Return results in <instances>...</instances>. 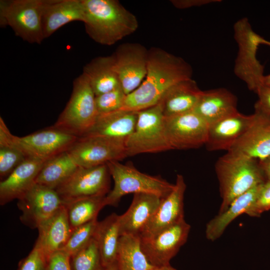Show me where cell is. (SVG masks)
Returning a JSON list of instances; mask_svg holds the SVG:
<instances>
[{
    "mask_svg": "<svg viewBox=\"0 0 270 270\" xmlns=\"http://www.w3.org/2000/svg\"><path fill=\"white\" fill-rule=\"evenodd\" d=\"M190 65L164 50H148L146 76L141 84L126 96L120 110L138 112L158 104L176 84L192 78Z\"/></svg>",
    "mask_w": 270,
    "mask_h": 270,
    "instance_id": "obj_1",
    "label": "cell"
},
{
    "mask_svg": "<svg viewBox=\"0 0 270 270\" xmlns=\"http://www.w3.org/2000/svg\"><path fill=\"white\" fill-rule=\"evenodd\" d=\"M84 26L89 36L102 45L112 46L135 32L136 16L116 0H82Z\"/></svg>",
    "mask_w": 270,
    "mask_h": 270,
    "instance_id": "obj_2",
    "label": "cell"
},
{
    "mask_svg": "<svg viewBox=\"0 0 270 270\" xmlns=\"http://www.w3.org/2000/svg\"><path fill=\"white\" fill-rule=\"evenodd\" d=\"M224 212L238 196L264 183L266 178L259 160L227 152L215 164Z\"/></svg>",
    "mask_w": 270,
    "mask_h": 270,
    "instance_id": "obj_3",
    "label": "cell"
},
{
    "mask_svg": "<svg viewBox=\"0 0 270 270\" xmlns=\"http://www.w3.org/2000/svg\"><path fill=\"white\" fill-rule=\"evenodd\" d=\"M98 116L96 96L88 78L82 73L74 79L70 98L50 127L80 138L92 127Z\"/></svg>",
    "mask_w": 270,
    "mask_h": 270,
    "instance_id": "obj_4",
    "label": "cell"
},
{
    "mask_svg": "<svg viewBox=\"0 0 270 270\" xmlns=\"http://www.w3.org/2000/svg\"><path fill=\"white\" fill-rule=\"evenodd\" d=\"M106 164L114 186L105 197L106 206H116L123 196L131 193L151 194L164 198L174 188V184L160 176L142 173L132 166L120 164L118 160L110 161Z\"/></svg>",
    "mask_w": 270,
    "mask_h": 270,
    "instance_id": "obj_5",
    "label": "cell"
},
{
    "mask_svg": "<svg viewBox=\"0 0 270 270\" xmlns=\"http://www.w3.org/2000/svg\"><path fill=\"white\" fill-rule=\"evenodd\" d=\"M234 36L238 48L234 61V74L243 81L250 91L256 93L262 86L264 66L257 58V51L264 38L252 29L247 18L234 24Z\"/></svg>",
    "mask_w": 270,
    "mask_h": 270,
    "instance_id": "obj_6",
    "label": "cell"
},
{
    "mask_svg": "<svg viewBox=\"0 0 270 270\" xmlns=\"http://www.w3.org/2000/svg\"><path fill=\"white\" fill-rule=\"evenodd\" d=\"M78 137L51 127L24 136L13 135L4 120L0 121V142H8L26 158L48 160L68 151Z\"/></svg>",
    "mask_w": 270,
    "mask_h": 270,
    "instance_id": "obj_7",
    "label": "cell"
},
{
    "mask_svg": "<svg viewBox=\"0 0 270 270\" xmlns=\"http://www.w3.org/2000/svg\"><path fill=\"white\" fill-rule=\"evenodd\" d=\"M137 113L135 128L125 142L127 156L172 150L166 134L161 103Z\"/></svg>",
    "mask_w": 270,
    "mask_h": 270,
    "instance_id": "obj_8",
    "label": "cell"
},
{
    "mask_svg": "<svg viewBox=\"0 0 270 270\" xmlns=\"http://www.w3.org/2000/svg\"><path fill=\"white\" fill-rule=\"evenodd\" d=\"M44 0H0V27L10 26L15 34L30 44L44 39L42 26Z\"/></svg>",
    "mask_w": 270,
    "mask_h": 270,
    "instance_id": "obj_9",
    "label": "cell"
},
{
    "mask_svg": "<svg viewBox=\"0 0 270 270\" xmlns=\"http://www.w3.org/2000/svg\"><path fill=\"white\" fill-rule=\"evenodd\" d=\"M110 176L106 164L90 168L79 167L55 190L64 205L82 198L106 196L110 192Z\"/></svg>",
    "mask_w": 270,
    "mask_h": 270,
    "instance_id": "obj_10",
    "label": "cell"
},
{
    "mask_svg": "<svg viewBox=\"0 0 270 270\" xmlns=\"http://www.w3.org/2000/svg\"><path fill=\"white\" fill-rule=\"evenodd\" d=\"M68 152L80 167L98 166L128 156L125 141L100 136L78 138Z\"/></svg>",
    "mask_w": 270,
    "mask_h": 270,
    "instance_id": "obj_11",
    "label": "cell"
},
{
    "mask_svg": "<svg viewBox=\"0 0 270 270\" xmlns=\"http://www.w3.org/2000/svg\"><path fill=\"white\" fill-rule=\"evenodd\" d=\"M190 226L184 220L149 237L140 238L142 250L154 266L170 264L188 240Z\"/></svg>",
    "mask_w": 270,
    "mask_h": 270,
    "instance_id": "obj_12",
    "label": "cell"
},
{
    "mask_svg": "<svg viewBox=\"0 0 270 270\" xmlns=\"http://www.w3.org/2000/svg\"><path fill=\"white\" fill-rule=\"evenodd\" d=\"M112 56L114 70L127 96L141 84L146 76L148 50L140 44L126 43L120 45Z\"/></svg>",
    "mask_w": 270,
    "mask_h": 270,
    "instance_id": "obj_13",
    "label": "cell"
},
{
    "mask_svg": "<svg viewBox=\"0 0 270 270\" xmlns=\"http://www.w3.org/2000/svg\"><path fill=\"white\" fill-rule=\"evenodd\" d=\"M17 205L22 212L20 220L31 228H38L64 206L55 190L36 183L18 199Z\"/></svg>",
    "mask_w": 270,
    "mask_h": 270,
    "instance_id": "obj_14",
    "label": "cell"
},
{
    "mask_svg": "<svg viewBox=\"0 0 270 270\" xmlns=\"http://www.w3.org/2000/svg\"><path fill=\"white\" fill-rule=\"evenodd\" d=\"M164 126L172 150L196 148L206 144L208 124L193 111L164 117Z\"/></svg>",
    "mask_w": 270,
    "mask_h": 270,
    "instance_id": "obj_15",
    "label": "cell"
},
{
    "mask_svg": "<svg viewBox=\"0 0 270 270\" xmlns=\"http://www.w3.org/2000/svg\"><path fill=\"white\" fill-rule=\"evenodd\" d=\"M259 161L270 156V115L256 111L248 128L227 151Z\"/></svg>",
    "mask_w": 270,
    "mask_h": 270,
    "instance_id": "obj_16",
    "label": "cell"
},
{
    "mask_svg": "<svg viewBox=\"0 0 270 270\" xmlns=\"http://www.w3.org/2000/svg\"><path fill=\"white\" fill-rule=\"evenodd\" d=\"M186 188L184 176L177 174L173 190L162 200L156 212L140 232V238L153 236L184 220V202Z\"/></svg>",
    "mask_w": 270,
    "mask_h": 270,
    "instance_id": "obj_17",
    "label": "cell"
},
{
    "mask_svg": "<svg viewBox=\"0 0 270 270\" xmlns=\"http://www.w3.org/2000/svg\"><path fill=\"white\" fill-rule=\"evenodd\" d=\"M253 114L246 115L237 112L208 125L205 144L209 151H228L251 124Z\"/></svg>",
    "mask_w": 270,
    "mask_h": 270,
    "instance_id": "obj_18",
    "label": "cell"
},
{
    "mask_svg": "<svg viewBox=\"0 0 270 270\" xmlns=\"http://www.w3.org/2000/svg\"><path fill=\"white\" fill-rule=\"evenodd\" d=\"M47 160L27 158L0 182V204L19 199L36 183V178Z\"/></svg>",
    "mask_w": 270,
    "mask_h": 270,
    "instance_id": "obj_19",
    "label": "cell"
},
{
    "mask_svg": "<svg viewBox=\"0 0 270 270\" xmlns=\"http://www.w3.org/2000/svg\"><path fill=\"white\" fill-rule=\"evenodd\" d=\"M42 20L44 39L70 22H84L82 0H44Z\"/></svg>",
    "mask_w": 270,
    "mask_h": 270,
    "instance_id": "obj_20",
    "label": "cell"
},
{
    "mask_svg": "<svg viewBox=\"0 0 270 270\" xmlns=\"http://www.w3.org/2000/svg\"><path fill=\"white\" fill-rule=\"evenodd\" d=\"M37 229L38 234L34 246L48 259L54 253L62 250L72 231L65 206L42 222Z\"/></svg>",
    "mask_w": 270,
    "mask_h": 270,
    "instance_id": "obj_21",
    "label": "cell"
},
{
    "mask_svg": "<svg viewBox=\"0 0 270 270\" xmlns=\"http://www.w3.org/2000/svg\"><path fill=\"white\" fill-rule=\"evenodd\" d=\"M158 196L147 193L134 194L128 210L119 216L120 236L140 235L152 216L162 200Z\"/></svg>",
    "mask_w": 270,
    "mask_h": 270,
    "instance_id": "obj_22",
    "label": "cell"
},
{
    "mask_svg": "<svg viewBox=\"0 0 270 270\" xmlns=\"http://www.w3.org/2000/svg\"><path fill=\"white\" fill-rule=\"evenodd\" d=\"M236 96L226 88L202 90L193 110L208 125L237 112Z\"/></svg>",
    "mask_w": 270,
    "mask_h": 270,
    "instance_id": "obj_23",
    "label": "cell"
},
{
    "mask_svg": "<svg viewBox=\"0 0 270 270\" xmlns=\"http://www.w3.org/2000/svg\"><path fill=\"white\" fill-rule=\"evenodd\" d=\"M137 120V112L118 110L99 114L92 127L82 137L100 136L126 142L134 132Z\"/></svg>",
    "mask_w": 270,
    "mask_h": 270,
    "instance_id": "obj_24",
    "label": "cell"
},
{
    "mask_svg": "<svg viewBox=\"0 0 270 270\" xmlns=\"http://www.w3.org/2000/svg\"><path fill=\"white\" fill-rule=\"evenodd\" d=\"M202 92L192 78L176 84L160 102L164 116L169 117L193 111Z\"/></svg>",
    "mask_w": 270,
    "mask_h": 270,
    "instance_id": "obj_25",
    "label": "cell"
},
{
    "mask_svg": "<svg viewBox=\"0 0 270 270\" xmlns=\"http://www.w3.org/2000/svg\"><path fill=\"white\" fill-rule=\"evenodd\" d=\"M262 184L236 198L224 212L218 213L207 223L205 232L208 240L214 241L220 238L234 219L246 214L254 203Z\"/></svg>",
    "mask_w": 270,
    "mask_h": 270,
    "instance_id": "obj_26",
    "label": "cell"
},
{
    "mask_svg": "<svg viewBox=\"0 0 270 270\" xmlns=\"http://www.w3.org/2000/svg\"><path fill=\"white\" fill-rule=\"evenodd\" d=\"M82 73L88 78L96 96L121 86L114 70L112 54L92 59L84 67Z\"/></svg>",
    "mask_w": 270,
    "mask_h": 270,
    "instance_id": "obj_27",
    "label": "cell"
},
{
    "mask_svg": "<svg viewBox=\"0 0 270 270\" xmlns=\"http://www.w3.org/2000/svg\"><path fill=\"white\" fill-rule=\"evenodd\" d=\"M120 236L119 215L114 212L98 222L94 238L106 268L116 263Z\"/></svg>",
    "mask_w": 270,
    "mask_h": 270,
    "instance_id": "obj_28",
    "label": "cell"
},
{
    "mask_svg": "<svg viewBox=\"0 0 270 270\" xmlns=\"http://www.w3.org/2000/svg\"><path fill=\"white\" fill-rule=\"evenodd\" d=\"M79 167L68 152L66 151L45 162L36 183L56 190L67 180Z\"/></svg>",
    "mask_w": 270,
    "mask_h": 270,
    "instance_id": "obj_29",
    "label": "cell"
},
{
    "mask_svg": "<svg viewBox=\"0 0 270 270\" xmlns=\"http://www.w3.org/2000/svg\"><path fill=\"white\" fill-rule=\"evenodd\" d=\"M116 262L117 270H150L155 267L148 260L142 249L140 237L136 235L120 236Z\"/></svg>",
    "mask_w": 270,
    "mask_h": 270,
    "instance_id": "obj_30",
    "label": "cell"
},
{
    "mask_svg": "<svg viewBox=\"0 0 270 270\" xmlns=\"http://www.w3.org/2000/svg\"><path fill=\"white\" fill-rule=\"evenodd\" d=\"M106 196L82 198L66 205L69 223L72 230L97 218L104 206Z\"/></svg>",
    "mask_w": 270,
    "mask_h": 270,
    "instance_id": "obj_31",
    "label": "cell"
},
{
    "mask_svg": "<svg viewBox=\"0 0 270 270\" xmlns=\"http://www.w3.org/2000/svg\"><path fill=\"white\" fill-rule=\"evenodd\" d=\"M72 270H106L94 238L82 250L70 256Z\"/></svg>",
    "mask_w": 270,
    "mask_h": 270,
    "instance_id": "obj_32",
    "label": "cell"
},
{
    "mask_svg": "<svg viewBox=\"0 0 270 270\" xmlns=\"http://www.w3.org/2000/svg\"><path fill=\"white\" fill-rule=\"evenodd\" d=\"M98 222L96 218L74 229L62 250L70 256L82 250L94 238Z\"/></svg>",
    "mask_w": 270,
    "mask_h": 270,
    "instance_id": "obj_33",
    "label": "cell"
},
{
    "mask_svg": "<svg viewBox=\"0 0 270 270\" xmlns=\"http://www.w3.org/2000/svg\"><path fill=\"white\" fill-rule=\"evenodd\" d=\"M27 158L16 147L8 142L0 143V178H6Z\"/></svg>",
    "mask_w": 270,
    "mask_h": 270,
    "instance_id": "obj_34",
    "label": "cell"
},
{
    "mask_svg": "<svg viewBox=\"0 0 270 270\" xmlns=\"http://www.w3.org/2000/svg\"><path fill=\"white\" fill-rule=\"evenodd\" d=\"M126 96V95L121 86L104 94L96 96L98 115L120 110L124 104Z\"/></svg>",
    "mask_w": 270,
    "mask_h": 270,
    "instance_id": "obj_35",
    "label": "cell"
},
{
    "mask_svg": "<svg viewBox=\"0 0 270 270\" xmlns=\"http://www.w3.org/2000/svg\"><path fill=\"white\" fill-rule=\"evenodd\" d=\"M270 210V180H266L261 186L258 197L246 214L258 217Z\"/></svg>",
    "mask_w": 270,
    "mask_h": 270,
    "instance_id": "obj_36",
    "label": "cell"
},
{
    "mask_svg": "<svg viewBox=\"0 0 270 270\" xmlns=\"http://www.w3.org/2000/svg\"><path fill=\"white\" fill-rule=\"evenodd\" d=\"M48 258L34 246L28 256L22 260L18 270H47Z\"/></svg>",
    "mask_w": 270,
    "mask_h": 270,
    "instance_id": "obj_37",
    "label": "cell"
},
{
    "mask_svg": "<svg viewBox=\"0 0 270 270\" xmlns=\"http://www.w3.org/2000/svg\"><path fill=\"white\" fill-rule=\"evenodd\" d=\"M47 270H72L70 256L62 250L54 253L48 259Z\"/></svg>",
    "mask_w": 270,
    "mask_h": 270,
    "instance_id": "obj_38",
    "label": "cell"
},
{
    "mask_svg": "<svg viewBox=\"0 0 270 270\" xmlns=\"http://www.w3.org/2000/svg\"><path fill=\"white\" fill-rule=\"evenodd\" d=\"M256 94L258 100L254 104V110L270 115V88L261 86Z\"/></svg>",
    "mask_w": 270,
    "mask_h": 270,
    "instance_id": "obj_39",
    "label": "cell"
},
{
    "mask_svg": "<svg viewBox=\"0 0 270 270\" xmlns=\"http://www.w3.org/2000/svg\"><path fill=\"white\" fill-rule=\"evenodd\" d=\"M172 4L178 8H187L194 6H200L212 3L219 2L220 0H173Z\"/></svg>",
    "mask_w": 270,
    "mask_h": 270,
    "instance_id": "obj_40",
    "label": "cell"
},
{
    "mask_svg": "<svg viewBox=\"0 0 270 270\" xmlns=\"http://www.w3.org/2000/svg\"><path fill=\"white\" fill-rule=\"evenodd\" d=\"M266 180H270V156L259 161Z\"/></svg>",
    "mask_w": 270,
    "mask_h": 270,
    "instance_id": "obj_41",
    "label": "cell"
},
{
    "mask_svg": "<svg viewBox=\"0 0 270 270\" xmlns=\"http://www.w3.org/2000/svg\"><path fill=\"white\" fill-rule=\"evenodd\" d=\"M150 270H177L174 268L172 267L170 264L160 266H155Z\"/></svg>",
    "mask_w": 270,
    "mask_h": 270,
    "instance_id": "obj_42",
    "label": "cell"
},
{
    "mask_svg": "<svg viewBox=\"0 0 270 270\" xmlns=\"http://www.w3.org/2000/svg\"><path fill=\"white\" fill-rule=\"evenodd\" d=\"M262 85L270 88V74L263 76Z\"/></svg>",
    "mask_w": 270,
    "mask_h": 270,
    "instance_id": "obj_43",
    "label": "cell"
},
{
    "mask_svg": "<svg viewBox=\"0 0 270 270\" xmlns=\"http://www.w3.org/2000/svg\"><path fill=\"white\" fill-rule=\"evenodd\" d=\"M106 270H117L116 262L106 268Z\"/></svg>",
    "mask_w": 270,
    "mask_h": 270,
    "instance_id": "obj_44",
    "label": "cell"
},
{
    "mask_svg": "<svg viewBox=\"0 0 270 270\" xmlns=\"http://www.w3.org/2000/svg\"><path fill=\"white\" fill-rule=\"evenodd\" d=\"M262 44L268 46L270 48V41L264 38L262 41Z\"/></svg>",
    "mask_w": 270,
    "mask_h": 270,
    "instance_id": "obj_45",
    "label": "cell"
}]
</instances>
